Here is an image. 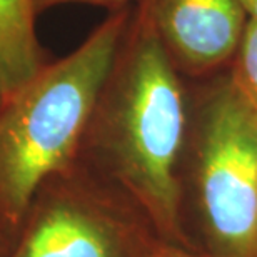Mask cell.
<instances>
[{"label":"cell","instance_id":"4","mask_svg":"<svg viewBox=\"0 0 257 257\" xmlns=\"http://www.w3.org/2000/svg\"><path fill=\"white\" fill-rule=\"evenodd\" d=\"M156 239L119 192L75 166L39 189L4 257H144Z\"/></svg>","mask_w":257,"mask_h":257},{"label":"cell","instance_id":"2","mask_svg":"<svg viewBox=\"0 0 257 257\" xmlns=\"http://www.w3.org/2000/svg\"><path fill=\"white\" fill-rule=\"evenodd\" d=\"M132 12L115 9L69 55L45 64L0 107V219L17 232L35 194L77 166Z\"/></svg>","mask_w":257,"mask_h":257},{"label":"cell","instance_id":"11","mask_svg":"<svg viewBox=\"0 0 257 257\" xmlns=\"http://www.w3.org/2000/svg\"><path fill=\"white\" fill-rule=\"evenodd\" d=\"M239 2L242 5L245 17L257 22V0H239Z\"/></svg>","mask_w":257,"mask_h":257},{"label":"cell","instance_id":"8","mask_svg":"<svg viewBox=\"0 0 257 257\" xmlns=\"http://www.w3.org/2000/svg\"><path fill=\"white\" fill-rule=\"evenodd\" d=\"M144 257H214V255L195 247H187V245H179V244L156 239Z\"/></svg>","mask_w":257,"mask_h":257},{"label":"cell","instance_id":"10","mask_svg":"<svg viewBox=\"0 0 257 257\" xmlns=\"http://www.w3.org/2000/svg\"><path fill=\"white\" fill-rule=\"evenodd\" d=\"M12 239H14V234L10 232L9 227L2 222V219H0V257H4L5 252L9 250L10 244H12Z\"/></svg>","mask_w":257,"mask_h":257},{"label":"cell","instance_id":"3","mask_svg":"<svg viewBox=\"0 0 257 257\" xmlns=\"http://www.w3.org/2000/svg\"><path fill=\"white\" fill-rule=\"evenodd\" d=\"M202 247L214 257H257V112L230 79L189 110L182 162Z\"/></svg>","mask_w":257,"mask_h":257},{"label":"cell","instance_id":"7","mask_svg":"<svg viewBox=\"0 0 257 257\" xmlns=\"http://www.w3.org/2000/svg\"><path fill=\"white\" fill-rule=\"evenodd\" d=\"M234 69L230 79L257 112V22L245 20L242 37L234 54Z\"/></svg>","mask_w":257,"mask_h":257},{"label":"cell","instance_id":"1","mask_svg":"<svg viewBox=\"0 0 257 257\" xmlns=\"http://www.w3.org/2000/svg\"><path fill=\"white\" fill-rule=\"evenodd\" d=\"M187 131L181 72L142 2L102 87L77 166L119 192L161 240L194 247L184 222Z\"/></svg>","mask_w":257,"mask_h":257},{"label":"cell","instance_id":"5","mask_svg":"<svg viewBox=\"0 0 257 257\" xmlns=\"http://www.w3.org/2000/svg\"><path fill=\"white\" fill-rule=\"evenodd\" d=\"M181 74L202 75L234 57L245 25L239 0H144Z\"/></svg>","mask_w":257,"mask_h":257},{"label":"cell","instance_id":"6","mask_svg":"<svg viewBox=\"0 0 257 257\" xmlns=\"http://www.w3.org/2000/svg\"><path fill=\"white\" fill-rule=\"evenodd\" d=\"M35 0H0V107L45 62Z\"/></svg>","mask_w":257,"mask_h":257},{"label":"cell","instance_id":"9","mask_svg":"<svg viewBox=\"0 0 257 257\" xmlns=\"http://www.w3.org/2000/svg\"><path fill=\"white\" fill-rule=\"evenodd\" d=\"M131 0H35V10L40 15L45 10L57 7V5H67V4H92V5H109V7L120 9L124 7ZM144 2V0H142Z\"/></svg>","mask_w":257,"mask_h":257}]
</instances>
